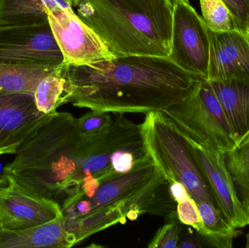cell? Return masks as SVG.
Masks as SVG:
<instances>
[{"mask_svg":"<svg viewBox=\"0 0 249 248\" xmlns=\"http://www.w3.org/2000/svg\"><path fill=\"white\" fill-rule=\"evenodd\" d=\"M66 103L112 114L163 111L184 101L201 77L168 57L128 55L85 66L64 64Z\"/></svg>","mask_w":249,"mask_h":248,"instance_id":"obj_1","label":"cell"},{"mask_svg":"<svg viewBox=\"0 0 249 248\" xmlns=\"http://www.w3.org/2000/svg\"><path fill=\"white\" fill-rule=\"evenodd\" d=\"M39 1L45 12L47 9H73L71 3L67 0H39Z\"/></svg>","mask_w":249,"mask_h":248,"instance_id":"obj_28","label":"cell"},{"mask_svg":"<svg viewBox=\"0 0 249 248\" xmlns=\"http://www.w3.org/2000/svg\"><path fill=\"white\" fill-rule=\"evenodd\" d=\"M177 218L181 224L194 229L197 232L202 230V221L196 201L189 197L177 204Z\"/></svg>","mask_w":249,"mask_h":248,"instance_id":"obj_24","label":"cell"},{"mask_svg":"<svg viewBox=\"0 0 249 248\" xmlns=\"http://www.w3.org/2000/svg\"><path fill=\"white\" fill-rule=\"evenodd\" d=\"M197 205L201 218L202 230L196 232L204 248H232L234 239L238 234L237 229L210 202H200Z\"/></svg>","mask_w":249,"mask_h":248,"instance_id":"obj_16","label":"cell"},{"mask_svg":"<svg viewBox=\"0 0 249 248\" xmlns=\"http://www.w3.org/2000/svg\"><path fill=\"white\" fill-rule=\"evenodd\" d=\"M75 245L74 237L66 230L62 215L28 230L0 231V248H69Z\"/></svg>","mask_w":249,"mask_h":248,"instance_id":"obj_14","label":"cell"},{"mask_svg":"<svg viewBox=\"0 0 249 248\" xmlns=\"http://www.w3.org/2000/svg\"><path fill=\"white\" fill-rule=\"evenodd\" d=\"M45 115L36 108L34 94L0 93V155L15 154Z\"/></svg>","mask_w":249,"mask_h":248,"instance_id":"obj_13","label":"cell"},{"mask_svg":"<svg viewBox=\"0 0 249 248\" xmlns=\"http://www.w3.org/2000/svg\"><path fill=\"white\" fill-rule=\"evenodd\" d=\"M170 192L174 201L177 202H182L190 196L185 186L178 182L169 183Z\"/></svg>","mask_w":249,"mask_h":248,"instance_id":"obj_27","label":"cell"},{"mask_svg":"<svg viewBox=\"0 0 249 248\" xmlns=\"http://www.w3.org/2000/svg\"><path fill=\"white\" fill-rule=\"evenodd\" d=\"M177 248H204V246L197 232H196V235L190 234H182V232H181Z\"/></svg>","mask_w":249,"mask_h":248,"instance_id":"obj_26","label":"cell"},{"mask_svg":"<svg viewBox=\"0 0 249 248\" xmlns=\"http://www.w3.org/2000/svg\"><path fill=\"white\" fill-rule=\"evenodd\" d=\"M174 7L173 0H80L74 8L115 57H168Z\"/></svg>","mask_w":249,"mask_h":248,"instance_id":"obj_4","label":"cell"},{"mask_svg":"<svg viewBox=\"0 0 249 248\" xmlns=\"http://www.w3.org/2000/svg\"><path fill=\"white\" fill-rule=\"evenodd\" d=\"M54 68L0 63V93L34 94L41 80Z\"/></svg>","mask_w":249,"mask_h":248,"instance_id":"obj_17","label":"cell"},{"mask_svg":"<svg viewBox=\"0 0 249 248\" xmlns=\"http://www.w3.org/2000/svg\"><path fill=\"white\" fill-rule=\"evenodd\" d=\"M67 1H70V2L71 3V0H67Z\"/></svg>","mask_w":249,"mask_h":248,"instance_id":"obj_33","label":"cell"},{"mask_svg":"<svg viewBox=\"0 0 249 248\" xmlns=\"http://www.w3.org/2000/svg\"><path fill=\"white\" fill-rule=\"evenodd\" d=\"M246 247L249 248V233L247 237V246H246Z\"/></svg>","mask_w":249,"mask_h":248,"instance_id":"obj_31","label":"cell"},{"mask_svg":"<svg viewBox=\"0 0 249 248\" xmlns=\"http://www.w3.org/2000/svg\"><path fill=\"white\" fill-rule=\"evenodd\" d=\"M10 184V181L4 175H0V191L7 188Z\"/></svg>","mask_w":249,"mask_h":248,"instance_id":"obj_29","label":"cell"},{"mask_svg":"<svg viewBox=\"0 0 249 248\" xmlns=\"http://www.w3.org/2000/svg\"><path fill=\"white\" fill-rule=\"evenodd\" d=\"M173 1H186V2H190V1H189V0H173Z\"/></svg>","mask_w":249,"mask_h":248,"instance_id":"obj_32","label":"cell"},{"mask_svg":"<svg viewBox=\"0 0 249 248\" xmlns=\"http://www.w3.org/2000/svg\"><path fill=\"white\" fill-rule=\"evenodd\" d=\"M0 63L56 68L64 64L49 21L0 26Z\"/></svg>","mask_w":249,"mask_h":248,"instance_id":"obj_8","label":"cell"},{"mask_svg":"<svg viewBox=\"0 0 249 248\" xmlns=\"http://www.w3.org/2000/svg\"><path fill=\"white\" fill-rule=\"evenodd\" d=\"M211 83L238 144L249 133V80Z\"/></svg>","mask_w":249,"mask_h":248,"instance_id":"obj_15","label":"cell"},{"mask_svg":"<svg viewBox=\"0 0 249 248\" xmlns=\"http://www.w3.org/2000/svg\"><path fill=\"white\" fill-rule=\"evenodd\" d=\"M178 131L199 144L209 142L226 154L236 140L210 80L202 79L184 101L162 112Z\"/></svg>","mask_w":249,"mask_h":248,"instance_id":"obj_6","label":"cell"},{"mask_svg":"<svg viewBox=\"0 0 249 248\" xmlns=\"http://www.w3.org/2000/svg\"><path fill=\"white\" fill-rule=\"evenodd\" d=\"M175 208L169 183L149 156L129 173L102 181L91 196L73 199L61 210L66 230L77 245L143 214L165 218Z\"/></svg>","mask_w":249,"mask_h":248,"instance_id":"obj_2","label":"cell"},{"mask_svg":"<svg viewBox=\"0 0 249 248\" xmlns=\"http://www.w3.org/2000/svg\"><path fill=\"white\" fill-rule=\"evenodd\" d=\"M203 20L213 32H228L235 29L233 20L222 0H200Z\"/></svg>","mask_w":249,"mask_h":248,"instance_id":"obj_22","label":"cell"},{"mask_svg":"<svg viewBox=\"0 0 249 248\" xmlns=\"http://www.w3.org/2000/svg\"><path fill=\"white\" fill-rule=\"evenodd\" d=\"M166 222L158 230L147 247L149 248H177L182 230L177 218V211L166 217Z\"/></svg>","mask_w":249,"mask_h":248,"instance_id":"obj_23","label":"cell"},{"mask_svg":"<svg viewBox=\"0 0 249 248\" xmlns=\"http://www.w3.org/2000/svg\"><path fill=\"white\" fill-rule=\"evenodd\" d=\"M45 13L65 65H89L115 58L73 9H47Z\"/></svg>","mask_w":249,"mask_h":248,"instance_id":"obj_10","label":"cell"},{"mask_svg":"<svg viewBox=\"0 0 249 248\" xmlns=\"http://www.w3.org/2000/svg\"><path fill=\"white\" fill-rule=\"evenodd\" d=\"M74 117L67 112L45 115L16 149L2 174L20 190L60 208L77 193L71 154Z\"/></svg>","mask_w":249,"mask_h":248,"instance_id":"obj_3","label":"cell"},{"mask_svg":"<svg viewBox=\"0 0 249 248\" xmlns=\"http://www.w3.org/2000/svg\"><path fill=\"white\" fill-rule=\"evenodd\" d=\"M184 137L216 200L219 212L235 228L248 226L249 214L238 197L227 167L225 154L211 143L199 144Z\"/></svg>","mask_w":249,"mask_h":248,"instance_id":"obj_9","label":"cell"},{"mask_svg":"<svg viewBox=\"0 0 249 248\" xmlns=\"http://www.w3.org/2000/svg\"><path fill=\"white\" fill-rule=\"evenodd\" d=\"M139 127L148 155L168 183L180 182L196 203L210 202L217 208L185 138L172 121L160 111H150Z\"/></svg>","mask_w":249,"mask_h":248,"instance_id":"obj_5","label":"cell"},{"mask_svg":"<svg viewBox=\"0 0 249 248\" xmlns=\"http://www.w3.org/2000/svg\"><path fill=\"white\" fill-rule=\"evenodd\" d=\"M48 20L39 0H0V26L38 24Z\"/></svg>","mask_w":249,"mask_h":248,"instance_id":"obj_19","label":"cell"},{"mask_svg":"<svg viewBox=\"0 0 249 248\" xmlns=\"http://www.w3.org/2000/svg\"><path fill=\"white\" fill-rule=\"evenodd\" d=\"M211 38L209 80H249V37L241 31L213 32Z\"/></svg>","mask_w":249,"mask_h":248,"instance_id":"obj_12","label":"cell"},{"mask_svg":"<svg viewBox=\"0 0 249 248\" xmlns=\"http://www.w3.org/2000/svg\"><path fill=\"white\" fill-rule=\"evenodd\" d=\"M0 231H1V227H0Z\"/></svg>","mask_w":249,"mask_h":248,"instance_id":"obj_34","label":"cell"},{"mask_svg":"<svg viewBox=\"0 0 249 248\" xmlns=\"http://www.w3.org/2000/svg\"><path fill=\"white\" fill-rule=\"evenodd\" d=\"M114 115L102 111L90 110L79 118H74L76 131L84 138H96L105 135L110 129Z\"/></svg>","mask_w":249,"mask_h":248,"instance_id":"obj_21","label":"cell"},{"mask_svg":"<svg viewBox=\"0 0 249 248\" xmlns=\"http://www.w3.org/2000/svg\"><path fill=\"white\" fill-rule=\"evenodd\" d=\"M174 6L168 58L185 71L209 80L211 54L209 27L190 2L174 1Z\"/></svg>","mask_w":249,"mask_h":248,"instance_id":"obj_7","label":"cell"},{"mask_svg":"<svg viewBox=\"0 0 249 248\" xmlns=\"http://www.w3.org/2000/svg\"><path fill=\"white\" fill-rule=\"evenodd\" d=\"M233 20L235 29L249 37V0H222Z\"/></svg>","mask_w":249,"mask_h":248,"instance_id":"obj_25","label":"cell"},{"mask_svg":"<svg viewBox=\"0 0 249 248\" xmlns=\"http://www.w3.org/2000/svg\"><path fill=\"white\" fill-rule=\"evenodd\" d=\"M80 0H71V4H72V7H74V6L77 5V3L79 2Z\"/></svg>","mask_w":249,"mask_h":248,"instance_id":"obj_30","label":"cell"},{"mask_svg":"<svg viewBox=\"0 0 249 248\" xmlns=\"http://www.w3.org/2000/svg\"><path fill=\"white\" fill-rule=\"evenodd\" d=\"M61 215L58 204L29 195L11 182L0 191V227L2 231L28 230L51 222Z\"/></svg>","mask_w":249,"mask_h":248,"instance_id":"obj_11","label":"cell"},{"mask_svg":"<svg viewBox=\"0 0 249 248\" xmlns=\"http://www.w3.org/2000/svg\"><path fill=\"white\" fill-rule=\"evenodd\" d=\"M225 156L238 197L249 214V133Z\"/></svg>","mask_w":249,"mask_h":248,"instance_id":"obj_20","label":"cell"},{"mask_svg":"<svg viewBox=\"0 0 249 248\" xmlns=\"http://www.w3.org/2000/svg\"><path fill=\"white\" fill-rule=\"evenodd\" d=\"M63 65L56 67L45 76L34 93L35 103L39 112L49 115L66 104L67 80L63 74Z\"/></svg>","mask_w":249,"mask_h":248,"instance_id":"obj_18","label":"cell"}]
</instances>
